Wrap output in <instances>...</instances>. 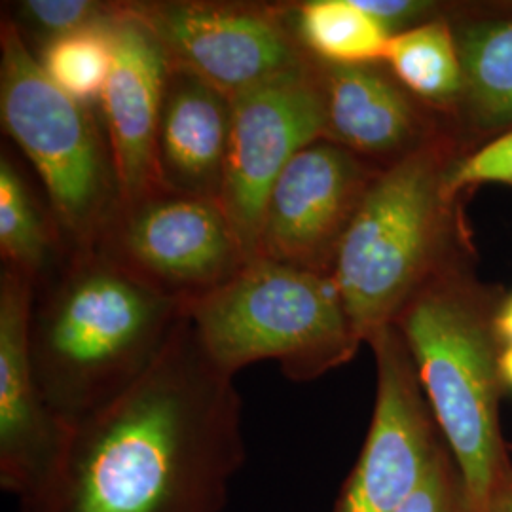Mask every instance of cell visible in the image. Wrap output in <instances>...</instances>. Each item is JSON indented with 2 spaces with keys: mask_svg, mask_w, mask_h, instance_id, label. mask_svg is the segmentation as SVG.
I'll return each instance as SVG.
<instances>
[{
  "mask_svg": "<svg viewBox=\"0 0 512 512\" xmlns=\"http://www.w3.org/2000/svg\"><path fill=\"white\" fill-rule=\"evenodd\" d=\"M478 184H511L512 131L499 135L492 143L463 152L448 175L450 194L459 198Z\"/></svg>",
  "mask_w": 512,
  "mask_h": 512,
  "instance_id": "cell-22",
  "label": "cell"
},
{
  "mask_svg": "<svg viewBox=\"0 0 512 512\" xmlns=\"http://www.w3.org/2000/svg\"><path fill=\"white\" fill-rule=\"evenodd\" d=\"M399 512H475L448 444L440 452L420 490Z\"/></svg>",
  "mask_w": 512,
  "mask_h": 512,
  "instance_id": "cell-23",
  "label": "cell"
},
{
  "mask_svg": "<svg viewBox=\"0 0 512 512\" xmlns=\"http://www.w3.org/2000/svg\"><path fill=\"white\" fill-rule=\"evenodd\" d=\"M463 148L444 129L384 167L338 247L334 277L361 344L389 325L414 294L463 255V230L448 175Z\"/></svg>",
  "mask_w": 512,
  "mask_h": 512,
  "instance_id": "cell-3",
  "label": "cell"
},
{
  "mask_svg": "<svg viewBox=\"0 0 512 512\" xmlns=\"http://www.w3.org/2000/svg\"><path fill=\"white\" fill-rule=\"evenodd\" d=\"M495 334L503 348L512 346V294L499 302L494 317Z\"/></svg>",
  "mask_w": 512,
  "mask_h": 512,
  "instance_id": "cell-26",
  "label": "cell"
},
{
  "mask_svg": "<svg viewBox=\"0 0 512 512\" xmlns=\"http://www.w3.org/2000/svg\"><path fill=\"white\" fill-rule=\"evenodd\" d=\"M368 346L376 361L374 410L334 512L401 511L446 448L401 332L389 325Z\"/></svg>",
  "mask_w": 512,
  "mask_h": 512,
  "instance_id": "cell-9",
  "label": "cell"
},
{
  "mask_svg": "<svg viewBox=\"0 0 512 512\" xmlns=\"http://www.w3.org/2000/svg\"><path fill=\"white\" fill-rule=\"evenodd\" d=\"M319 139H327V124L317 61L232 99L219 203L251 258L275 181L300 150Z\"/></svg>",
  "mask_w": 512,
  "mask_h": 512,
  "instance_id": "cell-10",
  "label": "cell"
},
{
  "mask_svg": "<svg viewBox=\"0 0 512 512\" xmlns=\"http://www.w3.org/2000/svg\"><path fill=\"white\" fill-rule=\"evenodd\" d=\"M131 4L160 38L173 67L200 76L232 99L315 61L294 35L289 2Z\"/></svg>",
  "mask_w": 512,
  "mask_h": 512,
  "instance_id": "cell-7",
  "label": "cell"
},
{
  "mask_svg": "<svg viewBox=\"0 0 512 512\" xmlns=\"http://www.w3.org/2000/svg\"><path fill=\"white\" fill-rule=\"evenodd\" d=\"M110 31L114 61L99 110L120 200L128 205L164 188L158 175L156 143L171 61L160 38L131 2L116 4Z\"/></svg>",
  "mask_w": 512,
  "mask_h": 512,
  "instance_id": "cell-13",
  "label": "cell"
},
{
  "mask_svg": "<svg viewBox=\"0 0 512 512\" xmlns=\"http://www.w3.org/2000/svg\"><path fill=\"white\" fill-rule=\"evenodd\" d=\"M361 8L376 19L385 31L395 37L421 23L440 18L435 2L423 0H359Z\"/></svg>",
  "mask_w": 512,
  "mask_h": 512,
  "instance_id": "cell-24",
  "label": "cell"
},
{
  "mask_svg": "<svg viewBox=\"0 0 512 512\" xmlns=\"http://www.w3.org/2000/svg\"><path fill=\"white\" fill-rule=\"evenodd\" d=\"M230 131L232 97L171 65L156 143L162 186L219 202Z\"/></svg>",
  "mask_w": 512,
  "mask_h": 512,
  "instance_id": "cell-15",
  "label": "cell"
},
{
  "mask_svg": "<svg viewBox=\"0 0 512 512\" xmlns=\"http://www.w3.org/2000/svg\"><path fill=\"white\" fill-rule=\"evenodd\" d=\"M488 512H512V459L495 478L488 499Z\"/></svg>",
  "mask_w": 512,
  "mask_h": 512,
  "instance_id": "cell-25",
  "label": "cell"
},
{
  "mask_svg": "<svg viewBox=\"0 0 512 512\" xmlns=\"http://www.w3.org/2000/svg\"><path fill=\"white\" fill-rule=\"evenodd\" d=\"M463 63L459 112L473 129L512 124V16L454 27Z\"/></svg>",
  "mask_w": 512,
  "mask_h": 512,
  "instance_id": "cell-17",
  "label": "cell"
},
{
  "mask_svg": "<svg viewBox=\"0 0 512 512\" xmlns=\"http://www.w3.org/2000/svg\"><path fill=\"white\" fill-rule=\"evenodd\" d=\"M289 19L302 48L329 65L384 63L391 35L359 0L289 2Z\"/></svg>",
  "mask_w": 512,
  "mask_h": 512,
  "instance_id": "cell-19",
  "label": "cell"
},
{
  "mask_svg": "<svg viewBox=\"0 0 512 512\" xmlns=\"http://www.w3.org/2000/svg\"><path fill=\"white\" fill-rule=\"evenodd\" d=\"M0 120L42 181L71 253L101 245L120 211V186L95 109L61 92L16 25H0Z\"/></svg>",
  "mask_w": 512,
  "mask_h": 512,
  "instance_id": "cell-6",
  "label": "cell"
},
{
  "mask_svg": "<svg viewBox=\"0 0 512 512\" xmlns=\"http://www.w3.org/2000/svg\"><path fill=\"white\" fill-rule=\"evenodd\" d=\"M184 311L101 249L71 253L35 289L31 311L35 372L55 416L69 425L128 389L162 355Z\"/></svg>",
  "mask_w": 512,
  "mask_h": 512,
  "instance_id": "cell-2",
  "label": "cell"
},
{
  "mask_svg": "<svg viewBox=\"0 0 512 512\" xmlns=\"http://www.w3.org/2000/svg\"><path fill=\"white\" fill-rule=\"evenodd\" d=\"M319 65L327 139L378 167L399 162L444 131L437 112L385 65Z\"/></svg>",
  "mask_w": 512,
  "mask_h": 512,
  "instance_id": "cell-14",
  "label": "cell"
},
{
  "mask_svg": "<svg viewBox=\"0 0 512 512\" xmlns=\"http://www.w3.org/2000/svg\"><path fill=\"white\" fill-rule=\"evenodd\" d=\"M0 255L4 266L27 277L35 289L71 256L52 209L40 205L6 150L0 154Z\"/></svg>",
  "mask_w": 512,
  "mask_h": 512,
  "instance_id": "cell-16",
  "label": "cell"
},
{
  "mask_svg": "<svg viewBox=\"0 0 512 512\" xmlns=\"http://www.w3.org/2000/svg\"><path fill=\"white\" fill-rule=\"evenodd\" d=\"M382 65L425 107L458 114L465 78L450 19L440 16L391 37Z\"/></svg>",
  "mask_w": 512,
  "mask_h": 512,
  "instance_id": "cell-18",
  "label": "cell"
},
{
  "mask_svg": "<svg viewBox=\"0 0 512 512\" xmlns=\"http://www.w3.org/2000/svg\"><path fill=\"white\" fill-rule=\"evenodd\" d=\"M380 171L329 139L300 150L268 196L255 256L330 274L349 222Z\"/></svg>",
  "mask_w": 512,
  "mask_h": 512,
  "instance_id": "cell-11",
  "label": "cell"
},
{
  "mask_svg": "<svg viewBox=\"0 0 512 512\" xmlns=\"http://www.w3.org/2000/svg\"><path fill=\"white\" fill-rule=\"evenodd\" d=\"M234 376L184 315L118 397L65 425L52 469L19 512H224L247 450Z\"/></svg>",
  "mask_w": 512,
  "mask_h": 512,
  "instance_id": "cell-1",
  "label": "cell"
},
{
  "mask_svg": "<svg viewBox=\"0 0 512 512\" xmlns=\"http://www.w3.org/2000/svg\"><path fill=\"white\" fill-rule=\"evenodd\" d=\"M116 2L97 0H23L10 4L8 19L37 55L55 38L105 23L112 18Z\"/></svg>",
  "mask_w": 512,
  "mask_h": 512,
  "instance_id": "cell-21",
  "label": "cell"
},
{
  "mask_svg": "<svg viewBox=\"0 0 512 512\" xmlns=\"http://www.w3.org/2000/svg\"><path fill=\"white\" fill-rule=\"evenodd\" d=\"M110 19L55 38L37 54L38 63L55 86L92 109L101 103L114 61Z\"/></svg>",
  "mask_w": 512,
  "mask_h": 512,
  "instance_id": "cell-20",
  "label": "cell"
},
{
  "mask_svg": "<svg viewBox=\"0 0 512 512\" xmlns=\"http://www.w3.org/2000/svg\"><path fill=\"white\" fill-rule=\"evenodd\" d=\"M184 313L209 359L234 378L274 361L293 382H311L363 346L332 275L262 256Z\"/></svg>",
  "mask_w": 512,
  "mask_h": 512,
  "instance_id": "cell-5",
  "label": "cell"
},
{
  "mask_svg": "<svg viewBox=\"0 0 512 512\" xmlns=\"http://www.w3.org/2000/svg\"><path fill=\"white\" fill-rule=\"evenodd\" d=\"M35 285L0 270V488L18 503L37 492L59 456L65 423L46 403L31 353Z\"/></svg>",
  "mask_w": 512,
  "mask_h": 512,
  "instance_id": "cell-12",
  "label": "cell"
},
{
  "mask_svg": "<svg viewBox=\"0 0 512 512\" xmlns=\"http://www.w3.org/2000/svg\"><path fill=\"white\" fill-rule=\"evenodd\" d=\"M499 370H501V380L505 389L512 391V346L511 348H503L501 357H499Z\"/></svg>",
  "mask_w": 512,
  "mask_h": 512,
  "instance_id": "cell-27",
  "label": "cell"
},
{
  "mask_svg": "<svg viewBox=\"0 0 512 512\" xmlns=\"http://www.w3.org/2000/svg\"><path fill=\"white\" fill-rule=\"evenodd\" d=\"M97 249L184 306L251 260L219 202L167 188L122 205Z\"/></svg>",
  "mask_w": 512,
  "mask_h": 512,
  "instance_id": "cell-8",
  "label": "cell"
},
{
  "mask_svg": "<svg viewBox=\"0 0 512 512\" xmlns=\"http://www.w3.org/2000/svg\"><path fill=\"white\" fill-rule=\"evenodd\" d=\"M499 302L469 275L463 255L433 275L395 319L440 433L475 512H488L499 471L511 461L499 421L505 391Z\"/></svg>",
  "mask_w": 512,
  "mask_h": 512,
  "instance_id": "cell-4",
  "label": "cell"
}]
</instances>
